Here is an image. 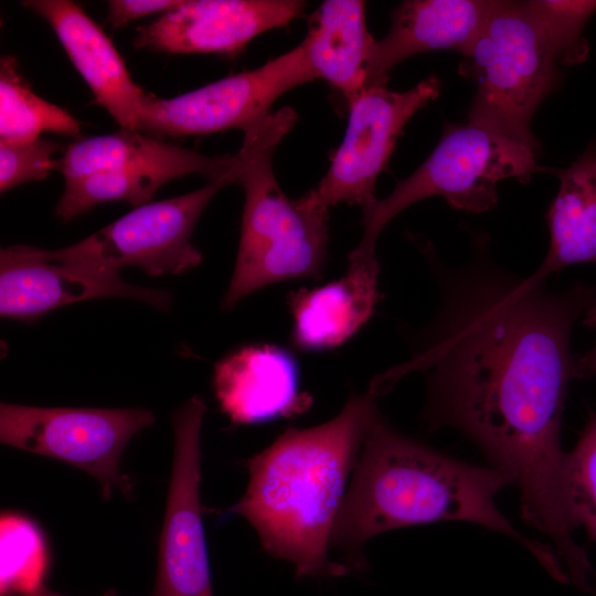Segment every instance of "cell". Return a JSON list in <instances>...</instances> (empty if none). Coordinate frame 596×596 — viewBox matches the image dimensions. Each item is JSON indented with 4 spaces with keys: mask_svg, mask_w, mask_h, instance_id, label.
I'll list each match as a JSON object with an SVG mask.
<instances>
[{
    "mask_svg": "<svg viewBox=\"0 0 596 596\" xmlns=\"http://www.w3.org/2000/svg\"><path fill=\"white\" fill-rule=\"evenodd\" d=\"M21 4L49 23L95 102L120 128L138 130L137 116L146 93L131 79L103 29L71 0H25Z\"/></svg>",
    "mask_w": 596,
    "mask_h": 596,
    "instance_id": "14",
    "label": "cell"
},
{
    "mask_svg": "<svg viewBox=\"0 0 596 596\" xmlns=\"http://www.w3.org/2000/svg\"><path fill=\"white\" fill-rule=\"evenodd\" d=\"M106 297L132 298L166 310L171 295L124 281L118 270L79 254L71 245L45 251L11 245L0 252V315L26 322L74 302Z\"/></svg>",
    "mask_w": 596,
    "mask_h": 596,
    "instance_id": "10",
    "label": "cell"
},
{
    "mask_svg": "<svg viewBox=\"0 0 596 596\" xmlns=\"http://www.w3.org/2000/svg\"><path fill=\"white\" fill-rule=\"evenodd\" d=\"M268 136L266 126L244 132L238 160L224 174L183 195L139 205L72 246L79 254L113 269L137 266L146 274H181L196 267L202 255L191 243L204 209L238 177Z\"/></svg>",
    "mask_w": 596,
    "mask_h": 596,
    "instance_id": "7",
    "label": "cell"
},
{
    "mask_svg": "<svg viewBox=\"0 0 596 596\" xmlns=\"http://www.w3.org/2000/svg\"><path fill=\"white\" fill-rule=\"evenodd\" d=\"M237 160L238 152L206 156L177 146L162 158L65 181L55 214L70 221L100 203L113 201H124L137 207L149 203L155 193L169 181L192 173L214 179L230 171Z\"/></svg>",
    "mask_w": 596,
    "mask_h": 596,
    "instance_id": "18",
    "label": "cell"
},
{
    "mask_svg": "<svg viewBox=\"0 0 596 596\" xmlns=\"http://www.w3.org/2000/svg\"><path fill=\"white\" fill-rule=\"evenodd\" d=\"M439 285L432 321L412 355L371 382L373 397L403 376L422 372L427 383L425 421L473 440L517 485L528 523L549 538L572 528L567 453L562 418L576 356L571 337L595 297L574 284L556 290L538 269L530 276L503 269L473 236L467 263L448 266L422 246Z\"/></svg>",
    "mask_w": 596,
    "mask_h": 596,
    "instance_id": "1",
    "label": "cell"
},
{
    "mask_svg": "<svg viewBox=\"0 0 596 596\" xmlns=\"http://www.w3.org/2000/svg\"><path fill=\"white\" fill-rule=\"evenodd\" d=\"M379 262L348 260L339 279L290 296L292 342L308 351L329 350L352 338L379 300Z\"/></svg>",
    "mask_w": 596,
    "mask_h": 596,
    "instance_id": "17",
    "label": "cell"
},
{
    "mask_svg": "<svg viewBox=\"0 0 596 596\" xmlns=\"http://www.w3.org/2000/svg\"><path fill=\"white\" fill-rule=\"evenodd\" d=\"M204 414L200 396L173 414V465L152 596H213L200 502Z\"/></svg>",
    "mask_w": 596,
    "mask_h": 596,
    "instance_id": "12",
    "label": "cell"
},
{
    "mask_svg": "<svg viewBox=\"0 0 596 596\" xmlns=\"http://www.w3.org/2000/svg\"><path fill=\"white\" fill-rule=\"evenodd\" d=\"M491 3L487 0L403 1L391 14L387 34L375 40L372 46L364 88L386 85L394 66L419 53L454 50L466 55Z\"/></svg>",
    "mask_w": 596,
    "mask_h": 596,
    "instance_id": "16",
    "label": "cell"
},
{
    "mask_svg": "<svg viewBox=\"0 0 596 596\" xmlns=\"http://www.w3.org/2000/svg\"><path fill=\"white\" fill-rule=\"evenodd\" d=\"M557 64L571 66L584 62L589 46L583 32L596 12V1H525Z\"/></svg>",
    "mask_w": 596,
    "mask_h": 596,
    "instance_id": "24",
    "label": "cell"
},
{
    "mask_svg": "<svg viewBox=\"0 0 596 596\" xmlns=\"http://www.w3.org/2000/svg\"><path fill=\"white\" fill-rule=\"evenodd\" d=\"M18 66L13 55L0 60V140H33L47 131L82 139L81 121L35 94Z\"/></svg>",
    "mask_w": 596,
    "mask_h": 596,
    "instance_id": "21",
    "label": "cell"
},
{
    "mask_svg": "<svg viewBox=\"0 0 596 596\" xmlns=\"http://www.w3.org/2000/svg\"><path fill=\"white\" fill-rule=\"evenodd\" d=\"M58 143L36 138L26 141L0 140V192L26 182L42 181L55 170Z\"/></svg>",
    "mask_w": 596,
    "mask_h": 596,
    "instance_id": "26",
    "label": "cell"
},
{
    "mask_svg": "<svg viewBox=\"0 0 596 596\" xmlns=\"http://www.w3.org/2000/svg\"><path fill=\"white\" fill-rule=\"evenodd\" d=\"M289 118L263 142L242 170L244 190L241 240L223 308L268 285L320 278L328 255L329 210L307 193L289 199L279 187L273 155L295 126Z\"/></svg>",
    "mask_w": 596,
    "mask_h": 596,
    "instance_id": "4",
    "label": "cell"
},
{
    "mask_svg": "<svg viewBox=\"0 0 596 596\" xmlns=\"http://www.w3.org/2000/svg\"><path fill=\"white\" fill-rule=\"evenodd\" d=\"M566 482L572 518L596 542V414L567 453Z\"/></svg>",
    "mask_w": 596,
    "mask_h": 596,
    "instance_id": "25",
    "label": "cell"
},
{
    "mask_svg": "<svg viewBox=\"0 0 596 596\" xmlns=\"http://www.w3.org/2000/svg\"><path fill=\"white\" fill-rule=\"evenodd\" d=\"M26 596H62L57 593L52 592L51 589H47L45 586H41L36 590L32 592L31 594ZM103 596H117V594L111 589L106 592Z\"/></svg>",
    "mask_w": 596,
    "mask_h": 596,
    "instance_id": "29",
    "label": "cell"
},
{
    "mask_svg": "<svg viewBox=\"0 0 596 596\" xmlns=\"http://www.w3.org/2000/svg\"><path fill=\"white\" fill-rule=\"evenodd\" d=\"M0 554L1 596H26L43 586L47 550L32 520L17 513L1 515Z\"/></svg>",
    "mask_w": 596,
    "mask_h": 596,
    "instance_id": "23",
    "label": "cell"
},
{
    "mask_svg": "<svg viewBox=\"0 0 596 596\" xmlns=\"http://www.w3.org/2000/svg\"><path fill=\"white\" fill-rule=\"evenodd\" d=\"M374 400L352 395L332 419L290 427L247 460L246 491L226 513L247 520L263 550L290 563L297 577L350 571L329 550Z\"/></svg>",
    "mask_w": 596,
    "mask_h": 596,
    "instance_id": "3",
    "label": "cell"
},
{
    "mask_svg": "<svg viewBox=\"0 0 596 596\" xmlns=\"http://www.w3.org/2000/svg\"><path fill=\"white\" fill-rule=\"evenodd\" d=\"M584 322L596 331V295L584 313ZM596 376V339L593 347L583 355L576 356L575 377Z\"/></svg>",
    "mask_w": 596,
    "mask_h": 596,
    "instance_id": "28",
    "label": "cell"
},
{
    "mask_svg": "<svg viewBox=\"0 0 596 596\" xmlns=\"http://www.w3.org/2000/svg\"><path fill=\"white\" fill-rule=\"evenodd\" d=\"M361 0H328L312 13L306 38L300 43L313 77L328 82L348 103L365 85L372 46L375 42L365 23Z\"/></svg>",
    "mask_w": 596,
    "mask_h": 596,
    "instance_id": "19",
    "label": "cell"
},
{
    "mask_svg": "<svg viewBox=\"0 0 596 596\" xmlns=\"http://www.w3.org/2000/svg\"><path fill=\"white\" fill-rule=\"evenodd\" d=\"M511 479L500 469L476 467L408 438L376 406L362 436L353 473L337 518L330 547L349 570H362V549L383 532L438 521H465L523 544L557 582L566 583L555 551L522 535L496 505Z\"/></svg>",
    "mask_w": 596,
    "mask_h": 596,
    "instance_id": "2",
    "label": "cell"
},
{
    "mask_svg": "<svg viewBox=\"0 0 596 596\" xmlns=\"http://www.w3.org/2000/svg\"><path fill=\"white\" fill-rule=\"evenodd\" d=\"M213 386L222 411L235 424L273 422L310 404L299 391L295 358L269 344L244 347L219 361Z\"/></svg>",
    "mask_w": 596,
    "mask_h": 596,
    "instance_id": "15",
    "label": "cell"
},
{
    "mask_svg": "<svg viewBox=\"0 0 596 596\" xmlns=\"http://www.w3.org/2000/svg\"><path fill=\"white\" fill-rule=\"evenodd\" d=\"M175 147L139 130L121 128L114 134L83 138L70 143L63 156L56 159L55 170L63 174L65 181H74L162 158Z\"/></svg>",
    "mask_w": 596,
    "mask_h": 596,
    "instance_id": "22",
    "label": "cell"
},
{
    "mask_svg": "<svg viewBox=\"0 0 596 596\" xmlns=\"http://www.w3.org/2000/svg\"><path fill=\"white\" fill-rule=\"evenodd\" d=\"M440 92V81L428 76L404 92L371 86L349 102V120L331 164L307 194L329 210L339 203L370 204L379 174L386 167L408 120Z\"/></svg>",
    "mask_w": 596,
    "mask_h": 596,
    "instance_id": "11",
    "label": "cell"
},
{
    "mask_svg": "<svg viewBox=\"0 0 596 596\" xmlns=\"http://www.w3.org/2000/svg\"><path fill=\"white\" fill-rule=\"evenodd\" d=\"M539 152L489 129L471 124H446L429 157L384 199L363 207V234L349 259H376L382 230L403 210L440 195L454 209L480 213L498 201L497 184L508 178L528 182Z\"/></svg>",
    "mask_w": 596,
    "mask_h": 596,
    "instance_id": "6",
    "label": "cell"
},
{
    "mask_svg": "<svg viewBox=\"0 0 596 596\" xmlns=\"http://www.w3.org/2000/svg\"><path fill=\"white\" fill-rule=\"evenodd\" d=\"M183 0H110L107 20L113 29H121L134 20L164 14L178 8Z\"/></svg>",
    "mask_w": 596,
    "mask_h": 596,
    "instance_id": "27",
    "label": "cell"
},
{
    "mask_svg": "<svg viewBox=\"0 0 596 596\" xmlns=\"http://www.w3.org/2000/svg\"><path fill=\"white\" fill-rule=\"evenodd\" d=\"M156 418L146 408L36 407L0 405L1 443L65 461L97 479L105 499L116 488L131 493L134 482L119 459L135 434Z\"/></svg>",
    "mask_w": 596,
    "mask_h": 596,
    "instance_id": "8",
    "label": "cell"
},
{
    "mask_svg": "<svg viewBox=\"0 0 596 596\" xmlns=\"http://www.w3.org/2000/svg\"><path fill=\"white\" fill-rule=\"evenodd\" d=\"M552 171L560 189L546 213L550 247L538 268L545 276L575 264H596V140L568 167Z\"/></svg>",
    "mask_w": 596,
    "mask_h": 596,
    "instance_id": "20",
    "label": "cell"
},
{
    "mask_svg": "<svg viewBox=\"0 0 596 596\" xmlns=\"http://www.w3.org/2000/svg\"><path fill=\"white\" fill-rule=\"evenodd\" d=\"M313 81L297 45L254 70L228 75L172 98L146 94L138 130L171 137L201 136L228 129L244 132L272 111L286 92Z\"/></svg>",
    "mask_w": 596,
    "mask_h": 596,
    "instance_id": "9",
    "label": "cell"
},
{
    "mask_svg": "<svg viewBox=\"0 0 596 596\" xmlns=\"http://www.w3.org/2000/svg\"><path fill=\"white\" fill-rule=\"evenodd\" d=\"M299 0H188L137 28L134 46L169 54L241 51L257 35L301 15Z\"/></svg>",
    "mask_w": 596,
    "mask_h": 596,
    "instance_id": "13",
    "label": "cell"
},
{
    "mask_svg": "<svg viewBox=\"0 0 596 596\" xmlns=\"http://www.w3.org/2000/svg\"><path fill=\"white\" fill-rule=\"evenodd\" d=\"M459 72L477 84L467 123L540 152L531 121L561 73L525 1H492Z\"/></svg>",
    "mask_w": 596,
    "mask_h": 596,
    "instance_id": "5",
    "label": "cell"
}]
</instances>
